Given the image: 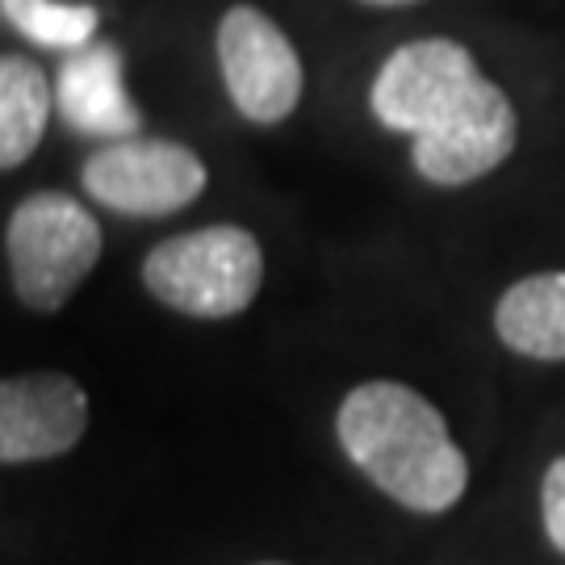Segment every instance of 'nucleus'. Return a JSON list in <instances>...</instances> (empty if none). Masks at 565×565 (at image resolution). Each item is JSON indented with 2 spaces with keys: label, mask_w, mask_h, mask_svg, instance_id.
I'll return each mask as SVG.
<instances>
[{
  "label": "nucleus",
  "mask_w": 565,
  "mask_h": 565,
  "mask_svg": "<svg viewBox=\"0 0 565 565\" xmlns=\"http://www.w3.org/2000/svg\"><path fill=\"white\" fill-rule=\"evenodd\" d=\"M335 431L348 461L406 511L440 515L465 499L469 461L419 390L385 377L352 385Z\"/></svg>",
  "instance_id": "f257e3e1"
},
{
  "label": "nucleus",
  "mask_w": 565,
  "mask_h": 565,
  "mask_svg": "<svg viewBox=\"0 0 565 565\" xmlns=\"http://www.w3.org/2000/svg\"><path fill=\"white\" fill-rule=\"evenodd\" d=\"M260 281V239L231 223L172 235L142 260L147 294L189 319H235L256 302Z\"/></svg>",
  "instance_id": "f03ea898"
},
{
  "label": "nucleus",
  "mask_w": 565,
  "mask_h": 565,
  "mask_svg": "<svg viewBox=\"0 0 565 565\" xmlns=\"http://www.w3.org/2000/svg\"><path fill=\"white\" fill-rule=\"evenodd\" d=\"M4 260L21 306L55 315L102 260V226L72 193H30L4 223Z\"/></svg>",
  "instance_id": "7ed1b4c3"
},
{
  "label": "nucleus",
  "mask_w": 565,
  "mask_h": 565,
  "mask_svg": "<svg viewBox=\"0 0 565 565\" xmlns=\"http://www.w3.org/2000/svg\"><path fill=\"white\" fill-rule=\"evenodd\" d=\"M84 193L130 218H163L205 193V163L172 139H114L81 168Z\"/></svg>",
  "instance_id": "20e7f679"
},
{
  "label": "nucleus",
  "mask_w": 565,
  "mask_h": 565,
  "mask_svg": "<svg viewBox=\"0 0 565 565\" xmlns=\"http://www.w3.org/2000/svg\"><path fill=\"white\" fill-rule=\"evenodd\" d=\"M218 67L231 105L256 126L285 121L302 102V60L256 4H231L218 21Z\"/></svg>",
  "instance_id": "39448f33"
},
{
  "label": "nucleus",
  "mask_w": 565,
  "mask_h": 565,
  "mask_svg": "<svg viewBox=\"0 0 565 565\" xmlns=\"http://www.w3.org/2000/svg\"><path fill=\"white\" fill-rule=\"evenodd\" d=\"M520 139V121H515V105L494 81H478L465 88V97L448 114L431 121L427 130L415 135L411 147V163L415 172L431 184H473L486 172H494L507 156L515 151Z\"/></svg>",
  "instance_id": "423d86ee"
},
{
  "label": "nucleus",
  "mask_w": 565,
  "mask_h": 565,
  "mask_svg": "<svg viewBox=\"0 0 565 565\" xmlns=\"http://www.w3.org/2000/svg\"><path fill=\"white\" fill-rule=\"evenodd\" d=\"M473 51L452 39H419L398 46L382 63L373 81V114L385 130L419 135L431 121L448 114L465 97V88L478 81Z\"/></svg>",
  "instance_id": "0eeeda50"
},
{
  "label": "nucleus",
  "mask_w": 565,
  "mask_h": 565,
  "mask_svg": "<svg viewBox=\"0 0 565 565\" xmlns=\"http://www.w3.org/2000/svg\"><path fill=\"white\" fill-rule=\"evenodd\" d=\"M88 431V394L67 373H21L0 385V461H55Z\"/></svg>",
  "instance_id": "6e6552de"
},
{
  "label": "nucleus",
  "mask_w": 565,
  "mask_h": 565,
  "mask_svg": "<svg viewBox=\"0 0 565 565\" xmlns=\"http://www.w3.org/2000/svg\"><path fill=\"white\" fill-rule=\"evenodd\" d=\"M55 109L81 135L97 139H135L142 130L139 105L121 84V51L114 42H88L67 51L55 76Z\"/></svg>",
  "instance_id": "1a4fd4ad"
},
{
  "label": "nucleus",
  "mask_w": 565,
  "mask_h": 565,
  "mask_svg": "<svg viewBox=\"0 0 565 565\" xmlns=\"http://www.w3.org/2000/svg\"><path fill=\"white\" fill-rule=\"evenodd\" d=\"M499 340L527 361H565V273H532L494 306Z\"/></svg>",
  "instance_id": "9d476101"
},
{
  "label": "nucleus",
  "mask_w": 565,
  "mask_h": 565,
  "mask_svg": "<svg viewBox=\"0 0 565 565\" xmlns=\"http://www.w3.org/2000/svg\"><path fill=\"white\" fill-rule=\"evenodd\" d=\"M55 88L34 60L4 55L0 60V168L13 172L39 151L51 121Z\"/></svg>",
  "instance_id": "9b49d317"
},
{
  "label": "nucleus",
  "mask_w": 565,
  "mask_h": 565,
  "mask_svg": "<svg viewBox=\"0 0 565 565\" xmlns=\"http://www.w3.org/2000/svg\"><path fill=\"white\" fill-rule=\"evenodd\" d=\"M4 21L21 39L55 46V51H81L97 34V9L93 4H67V0H0Z\"/></svg>",
  "instance_id": "f8f14e48"
},
{
  "label": "nucleus",
  "mask_w": 565,
  "mask_h": 565,
  "mask_svg": "<svg viewBox=\"0 0 565 565\" xmlns=\"http://www.w3.org/2000/svg\"><path fill=\"white\" fill-rule=\"evenodd\" d=\"M541 520H545V536L553 541L557 553H565V457L545 469V486H541Z\"/></svg>",
  "instance_id": "ddd939ff"
},
{
  "label": "nucleus",
  "mask_w": 565,
  "mask_h": 565,
  "mask_svg": "<svg viewBox=\"0 0 565 565\" xmlns=\"http://www.w3.org/2000/svg\"><path fill=\"white\" fill-rule=\"evenodd\" d=\"M364 4H411V0H364Z\"/></svg>",
  "instance_id": "4468645a"
},
{
  "label": "nucleus",
  "mask_w": 565,
  "mask_h": 565,
  "mask_svg": "<svg viewBox=\"0 0 565 565\" xmlns=\"http://www.w3.org/2000/svg\"><path fill=\"white\" fill-rule=\"evenodd\" d=\"M260 565H281V562H260Z\"/></svg>",
  "instance_id": "2eb2a0df"
}]
</instances>
